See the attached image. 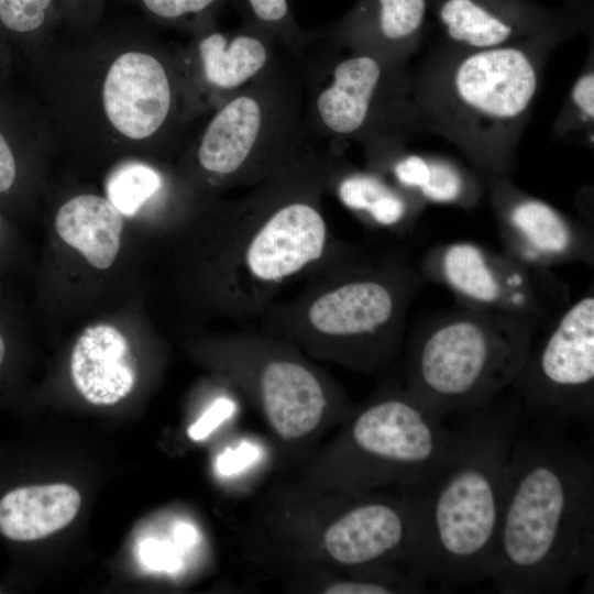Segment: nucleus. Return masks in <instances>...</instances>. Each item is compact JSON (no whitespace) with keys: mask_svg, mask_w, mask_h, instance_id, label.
<instances>
[{"mask_svg":"<svg viewBox=\"0 0 594 594\" xmlns=\"http://www.w3.org/2000/svg\"><path fill=\"white\" fill-rule=\"evenodd\" d=\"M59 238L98 270L109 268L120 250L123 219L106 198L85 194L66 201L57 211Z\"/></svg>","mask_w":594,"mask_h":594,"instance_id":"21","label":"nucleus"},{"mask_svg":"<svg viewBox=\"0 0 594 594\" xmlns=\"http://www.w3.org/2000/svg\"><path fill=\"white\" fill-rule=\"evenodd\" d=\"M224 0H143L145 8L155 16L177 22L189 15L209 14Z\"/></svg>","mask_w":594,"mask_h":594,"instance_id":"27","label":"nucleus"},{"mask_svg":"<svg viewBox=\"0 0 594 594\" xmlns=\"http://www.w3.org/2000/svg\"><path fill=\"white\" fill-rule=\"evenodd\" d=\"M389 169L400 187L432 202H458L466 194L463 174L444 161L411 154L394 160Z\"/></svg>","mask_w":594,"mask_h":594,"instance_id":"23","label":"nucleus"},{"mask_svg":"<svg viewBox=\"0 0 594 594\" xmlns=\"http://www.w3.org/2000/svg\"><path fill=\"white\" fill-rule=\"evenodd\" d=\"M332 253L310 272L297 298L262 315L264 332L314 358L382 372L399 351L418 278L395 262L358 263Z\"/></svg>","mask_w":594,"mask_h":594,"instance_id":"4","label":"nucleus"},{"mask_svg":"<svg viewBox=\"0 0 594 594\" xmlns=\"http://www.w3.org/2000/svg\"><path fill=\"white\" fill-rule=\"evenodd\" d=\"M288 493L266 519L276 556L343 573L416 578L419 517L407 488Z\"/></svg>","mask_w":594,"mask_h":594,"instance_id":"5","label":"nucleus"},{"mask_svg":"<svg viewBox=\"0 0 594 594\" xmlns=\"http://www.w3.org/2000/svg\"><path fill=\"white\" fill-rule=\"evenodd\" d=\"M139 554L142 562L154 570L174 571L179 568V559L173 548L155 539L143 541Z\"/></svg>","mask_w":594,"mask_h":594,"instance_id":"29","label":"nucleus"},{"mask_svg":"<svg viewBox=\"0 0 594 594\" xmlns=\"http://www.w3.org/2000/svg\"><path fill=\"white\" fill-rule=\"evenodd\" d=\"M70 374L87 402L98 406L119 403L131 393L136 381L128 340L113 326L88 327L74 345Z\"/></svg>","mask_w":594,"mask_h":594,"instance_id":"19","label":"nucleus"},{"mask_svg":"<svg viewBox=\"0 0 594 594\" xmlns=\"http://www.w3.org/2000/svg\"><path fill=\"white\" fill-rule=\"evenodd\" d=\"M229 378L258 408L277 441L306 446L355 407L333 381L296 345L263 333H235L229 341Z\"/></svg>","mask_w":594,"mask_h":594,"instance_id":"9","label":"nucleus"},{"mask_svg":"<svg viewBox=\"0 0 594 594\" xmlns=\"http://www.w3.org/2000/svg\"><path fill=\"white\" fill-rule=\"evenodd\" d=\"M0 593H1V591H0Z\"/></svg>","mask_w":594,"mask_h":594,"instance_id":"33","label":"nucleus"},{"mask_svg":"<svg viewBox=\"0 0 594 594\" xmlns=\"http://www.w3.org/2000/svg\"><path fill=\"white\" fill-rule=\"evenodd\" d=\"M436 13L452 41L480 50L551 23L553 13L526 0H437Z\"/></svg>","mask_w":594,"mask_h":594,"instance_id":"17","label":"nucleus"},{"mask_svg":"<svg viewBox=\"0 0 594 594\" xmlns=\"http://www.w3.org/2000/svg\"><path fill=\"white\" fill-rule=\"evenodd\" d=\"M3 229H4V224H3V220H2V217H1V213H0V239L2 238Z\"/></svg>","mask_w":594,"mask_h":594,"instance_id":"32","label":"nucleus"},{"mask_svg":"<svg viewBox=\"0 0 594 594\" xmlns=\"http://www.w3.org/2000/svg\"><path fill=\"white\" fill-rule=\"evenodd\" d=\"M502 238L512 257L534 267L582 258L587 237L550 205L520 198L502 213Z\"/></svg>","mask_w":594,"mask_h":594,"instance_id":"16","label":"nucleus"},{"mask_svg":"<svg viewBox=\"0 0 594 594\" xmlns=\"http://www.w3.org/2000/svg\"><path fill=\"white\" fill-rule=\"evenodd\" d=\"M572 99L587 118H594V75L581 76L573 86Z\"/></svg>","mask_w":594,"mask_h":594,"instance_id":"30","label":"nucleus"},{"mask_svg":"<svg viewBox=\"0 0 594 594\" xmlns=\"http://www.w3.org/2000/svg\"><path fill=\"white\" fill-rule=\"evenodd\" d=\"M18 168L14 154L0 133V194L9 191L16 179Z\"/></svg>","mask_w":594,"mask_h":594,"instance_id":"31","label":"nucleus"},{"mask_svg":"<svg viewBox=\"0 0 594 594\" xmlns=\"http://www.w3.org/2000/svg\"><path fill=\"white\" fill-rule=\"evenodd\" d=\"M333 161L310 146L221 207L223 286L234 320L262 316L284 284L332 251L321 200Z\"/></svg>","mask_w":594,"mask_h":594,"instance_id":"3","label":"nucleus"},{"mask_svg":"<svg viewBox=\"0 0 594 594\" xmlns=\"http://www.w3.org/2000/svg\"><path fill=\"white\" fill-rule=\"evenodd\" d=\"M594 569V464L560 440H515L491 575L504 594L566 592Z\"/></svg>","mask_w":594,"mask_h":594,"instance_id":"1","label":"nucleus"},{"mask_svg":"<svg viewBox=\"0 0 594 594\" xmlns=\"http://www.w3.org/2000/svg\"><path fill=\"white\" fill-rule=\"evenodd\" d=\"M442 419L405 387L385 388L355 407L294 490L356 493L418 484L454 442L455 430Z\"/></svg>","mask_w":594,"mask_h":594,"instance_id":"6","label":"nucleus"},{"mask_svg":"<svg viewBox=\"0 0 594 594\" xmlns=\"http://www.w3.org/2000/svg\"><path fill=\"white\" fill-rule=\"evenodd\" d=\"M288 50L252 23L229 32L215 25L195 42L191 65L182 70L188 98L196 105L198 94L215 108L268 70Z\"/></svg>","mask_w":594,"mask_h":594,"instance_id":"15","label":"nucleus"},{"mask_svg":"<svg viewBox=\"0 0 594 594\" xmlns=\"http://www.w3.org/2000/svg\"><path fill=\"white\" fill-rule=\"evenodd\" d=\"M328 189H332L346 208L378 227H399L410 211L405 194L383 176L376 172L342 168L336 158L329 174Z\"/></svg>","mask_w":594,"mask_h":594,"instance_id":"22","label":"nucleus"},{"mask_svg":"<svg viewBox=\"0 0 594 594\" xmlns=\"http://www.w3.org/2000/svg\"><path fill=\"white\" fill-rule=\"evenodd\" d=\"M51 0H0V21L15 32L36 30L45 20Z\"/></svg>","mask_w":594,"mask_h":594,"instance_id":"26","label":"nucleus"},{"mask_svg":"<svg viewBox=\"0 0 594 594\" xmlns=\"http://www.w3.org/2000/svg\"><path fill=\"white\" fill-rule=\"evenodd\" d=\"M234 404L228 398L217 399L204 415L189 427L188 436L195 440H202L223 420L234 411Z\"/></svg>","mask_w":594,"mask_h":594,"instance_id":"28","label":"nucleus"},{"mask_svg":"<svg viewBox=\"0 0 594 594\" xmlns=\"http://www.w3.org/2000/svg\"><path fill=\"white\" fill-rule=\"evenodd\" d=\"M163 187L161 174L145 164H127L116 170L107 185L109 201L121 215L133 216Z\"/></svg>","mask_w":594,"mask_h":594,"instance_id":"25","label":"nucleus"},{"mask_svg":"<svg viewBox=\"0 0 594 594\" xmlns=\"http://www.w3.org/2000/svg\"><path fill=\"white\" fill-rule=\"evenodd\" d=\"M537 324L469 306L435 319L409 341L405 388L441 418L476 411L514 383Z\"/></svg>","mask_w":594,"mask_h":594,"instance_id":"7","label":"nucleus"},{"mask_svg":"<svg viewBox=\"0 0 594 594\" xmlns=\"http://www.w3.org/2000/svg\"><path fill=\"white\" fill-rule=\"evenodd\" d=\"M245 21L267 32L286 48L299 53L314 38L296 21L288 0H241Z\"/></svg>","mask_w":594,"mask_h":594,"instance_id":"24","label":"nucleus"},{"mask_svg":"<svg viewBox=\"0 0 594 594\" xmlns=\"http://www.w3.org/2000/svg\"><path fill=\"white\" fill-rule=\"evenodd\" d=\"M468 415L437 469L404 487L418 509L414 575L422 583L473 584L494 569L516 415L492 403Z\"/></svg>","mask_w":594,"mask_h":594,"instance_id":"2","label":"nucleus"},{"mask_svg":"<svg viewBox=\"0 0 594 594\" xmlns=\"http://www.w3.org/2000/svg\"><path fill=\"white\" fill-rule=\"evenodd\" d=\"M80 504L65 483L13 486L0 495V536L13 543L41 540L72 522Z\"/></svg>","mask_w":594,"mask_h":594,"instance_id":"20","label":"nucleus"},{"mask_svg":"<svg viewBox=\"0 0 594 594\" xmlns=\"http://www.w3.org/2000/svg\"><path fill=\"white\" fill-rule=\"evenodd\" d=\"M179 97L191 106L180 66L145 51H127L114 58L101 88L106 119L132 141L168 132L178 122Z\"/></svg>","mask_w":594,"mask_h":594,"instance_id":"13","label":"nucleus"},{"mask_svg":"<svg viewBox=\"0 0 594 594\" xmlns=\"http://www.w3.org/2000/svg\"><path fill=\"white\" fill-rule=\"evenodd\" d=\"M311 145L301 58L286 50L268 70L215 108L195 158L216 188L251 187Z\"/></svg>","mask_w":594,"mask_h":594,"instance_id":"8","label":"nucleus"},{"mask_svg":"<svg viewBox=\"0 0 594 594\" xmlns=\"http://www.w3.org/2000/svg\"><path fill=\"white\" fill-rule=\"evenodd\" d=\"M538 86L536 65L522 50L499 46L476 51L454 67L450 97L460 114L480 130L516 122Z\"/></svg>","mask_w":594,"mask_h":594,"instance_id":"14","label":"nucleus"},{"mask_svg":"<svg viewBox=\"0 0 594 594\" xmlns=\"http://www.w3.org/2000/svg\"><path fill=\"white\" fill-rule=\"evenodd\" d=\"M306 61L305 128L315 141L360 140L376 148L399 123L400 86L394 59L369 52L340 55L322 47Z\"/></svg>","mask_w":594,"mask_h":594,"instance_id":"10","label":"nucleus"},{"mask_svg":"<svg viewBox=\"0 0 594 594\" xmlns=\"http://www.w3.org/2000/svg\"><path fill=\"white\" fill-rule=\"evenodd\" d=\"M430 273L469 307L507 312L537 323L564 304V288L546 268L470 242L447 244L431 254Z\"/></svg>","mask_w":594,"mask_h":594,"instance_id":"11","label":"nucleus"},{"mask_svg":"<svg viewBox=\"0 0 594 594\" xmlns=\"http://www.w3.org/2000/svg\"><path fill=\"white\" fill-rule=\"evenodd\" d=\"M428 6L429 0H359L320 35L341 47L394 59L395 47L413 40L422 29Z\"/></svg>","mask_w":594,"mask_h":594,"instance_id":"18","label":"nucleus"},{"mask_svg":"<svg viewBox=\"0 0 594 594\" xmlns=\"http://www.w3.org/2000/svg\"><path fill=\"white\" fill-rule=\"evenodd\" d=\"M527 405L559 417L594 413V298L566 308L512 384Z\"/></svg>","mask_w":594,"mask_h":594,"instance_id":"12","label":"nucleus"}]
</instances>
